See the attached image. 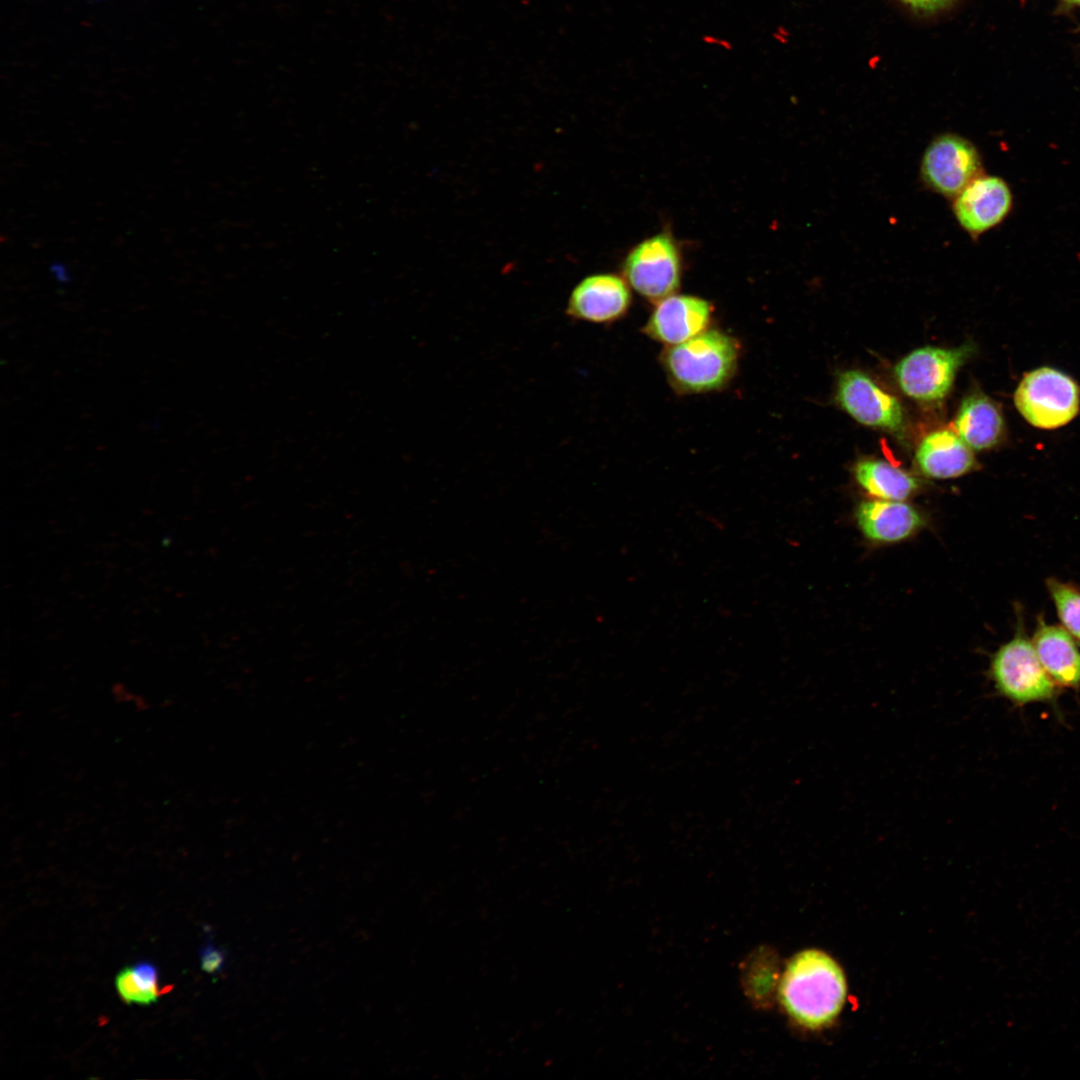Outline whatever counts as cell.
<instances>
[{"instance_id": "1", "label": "cell", "mask_w": 1080, "mask_h": 1080, "mask_svg": "<svg viewBox=\"0 0 1080 1080\" xmlns=\"http://www.w3.org/2000/svg\"><path fill=\"white\" fill-rule=\"evenodd\" d=\"M847 995L845 975L827 953L809 949L787 963L778 996L787 1016L809 1030L831 1025L843 1009Z\"/></svg>"}, {"instance_id": "2", "label": "cell", "mask_w": 1080, "mask_h": 1080, "mask_svg": "<svg viewBox=\"0 0 1080 1080\" xmlns=\"http://www.w3.org/2000/svg\"><path fill=\"white\" fill-rule=\"evenodd\" d=\"M740 356L737 340L716 329L668 345L661 362L672 387L681 394L721 389L734 376Z\"/></svg>"}, {"instance_id": "3", "label": "cell", "mask_w": 1080, "mask_h": 1080, "mask_svg": "<svg viewBox=\"0 0 1080 1080\" xmlns=\"http://www.w3.org/2000/svg\"><path fill=\"white\" fill-rule=\"evenodd\" d=\"M1014 404L1030 425L1056 429L1079 413L1080 387L1068 374L1040 367L1023 376L1014 393Z\"/></svg>"}, {"instance_id": "4", "label": "cell", "mask_w": 1080, "mask_h": 1080, "mask_svg": "<svg viewBox=\"0 0 1080 1080\" xmlns=\"http://www.w3.org/2000/svg\"><path fill=\"white\" fill-rule=\"evenodd\" d=\"M974 352L975 346L971 343L950 349L921 347L896 364L894 376L908 397L924 402L938 401L948 394L958 369Z\"/></svg>"}, {"instance_id": "5", "label": "cell", "mask_w": 1080, "mask_h": 1080, "mask_svg": "<svg viewBox=\"0 0 1080 1080\" xmlns=\"http://www.w3.org/2000/svg\"><path fill=\"white\" fill-rule=\"evenodd\" d=\"M990 675L997 691L1017 704L1050 700L1055 683L1043 668L1032 641L1017 635L993 655Z\"/></svg>"}, {"instance_id": "6", "label": "cell", "mask_w": 1080, "mask_h": 1080, "mask_svg": "<svg viewBox=\"0 0 1080 1080\" xmlns=\"http://www.w3.org/2000/svg\"><path fill=\"white\" fill-rule=\"evenodd\" d=\"M626 282L651 302L673 295L680 285V256L672 238L658 234L636 245L623 264Z\"/></svg>"}, {"instance_id": "7", "label": "cell", "mask_w": 1080, "mask_h": 1080, "mask_svg": "<svg viewBox=\"0 0 1080 1080\" xmlns=\"http://www.w3.org/2000/svg\"><path fill=\"white\" fill-rule=\"evenodd\" d=\"M981 158L968 139L944 133L935 137L922 156L920 175L933 192L946 198L956 197L981 174Z\"/></svg>"}, {"instance_id": "8", "label": "cell", "mask_w": 1080, "mask_h": 1080, "mask_svg": "<svg viewBox=\"0 0 1080 1080\" xmlns=\"http://www.w3.org/2000/svg\"><path fill=\"white\" fill-rule=\"evenodd\" d=\"M837 401L859 423L900 433L905 415L899 401L881 389L867 374L848 370L837 382Z\"/></svg>"}, {"instance_id": "9", "label": "cell", "mask_w": 1080, "mask_h": 1080, "mask_svg": "<svg viewBox=\"0 0 1080 1080\" xmlns=\"http://www.w3.org/2000/svg\"><path fill=\"white\" fill-rule=\"evenodd\" d=\"M630 305L631 293L624 279L612 273H596L572 289L565 312L574 320L610 324L621 319Z\"/></svg>"}, {"instance_id": "10", "label": "cell", "mask_w": 1080, "mask_h": 1080, "mask_svg": "<svg viewBox=\"0 0 1080 1080\" xmlns=\"http://www.w3.org/2000/svg\"><path fill=\"white\" fill-rule=\"evenodd\" d=\"M953 213L960 226L977 237L1000 224L1012 208L1007 183L996 176L979 175L953 198Z\"/></svg>"}, {"instance_id": "11", "label": "cell", "mask_w": 1080, "mask_h": 1080, "mask_svg": "<svg viewBox=\"0 0 1080 1080\" xmlns=\"http://www.w3.org/2000/svg\"><path fill=\"white\" fill-rule=\"evenodd\" d=\"M712 314L713 306L707 300L673 294L657 302L643 332L663 344H679L707 330Z\"/></svg>"}, {"instance_id": "12", "label": "cell", "mask_w": 1080, "mask_h": 1080, "mask_svg": "<svg viewBox=\"0 0 1080 1080\" xmlns=\"http://www.w3.org/2000/svg\"><path fill=\"white\" fill-rule=\"evenodd\" d=\"M856 522L863 535L877 543L903 541L924 526L922 514L904 501L871 499L856 508Z\"/></svg>"}, {"instance_id": "13", "label": "cell", "mask_w": 1080, "mask_h": 1080, "mask_svg": "<svg viewBox=\"0 0 1080 1080\" xmlns=\"http://www.w3.org/2000/svg\"><path fill=\"white\" fill-rule=\"evenodd\" d=\"M954 427L960 438L977 451L998 446L1006 435V424L999 405L981 391H974L962 400Z\"/></svg>"}, {"instance_id": "14", "label": "cell", "mask_w": 1080, "mask_h": 1080, "mask_svg": "<svg viewBox=\"0 0 1080 1080\" xmlns=\"http://www.w3.org/2000/svg\"><path fill=\"white\" fill-rule=\"evenodd\" d=\"M915 460L921 472L934 479L956 478L976 466L972 449L950 429L936 430L924 437Z\"/></svg>"}, {"instance_id": "15", "label": "cell", "mask_w": 1080, "mask_h": 1080, "mask_svg": "<svg viewBox=\"0 0 1080 1080\" xmlns=\"http://www.w3.org/2000/svg\"><path fill=\"white\" fill-rule=\"evenodd\" d=\"M1032 644L1043 668L1055 684L1080 686V651L1074 638L1063 628L1040 622Z\"/></svg>"}, {"instance_id": "16", "label": "cell", "mask_w": 1080, "mask_h": 1080, "mask_svg": "<svg viewBox=\"0 0 1080 1080\" xmlns=\"http://www.w3.org/2000/svg\"><path fill=\"white\" fill-rule=\"evenodd\" d=\"M854 474L862 489L876 499L904 501L919 489L914 476L883 460L863 459Z\"/></svg>"}, {"instance_id": "17", "label": "cell", "mask_w": 1080, "mask_h": 1080, "mask_svg": "<svg viewBox=\"0 0 1080 1080\" xmlns=\"http://www.w3.org/2000/svg\"><path fill=\"white\" fill-rule=\"evenodd\" d=\"M1047 588L1063 628L1080 641V591L1055 578L1047 580Z\"/></svg>"}, {"instance_id": "18", "label": "cell", "mask_w": 1080, "mask_h": 1080, "mask_svg": "<svg viewBox=\"0 0 1080 1080\" xmlns=\"http://www.w3.org/2000/svg\"><path fill=\"white\" fill-rule=\"evenodd\" d=\"M132 968L137 986L144 997L145 1005L156 1002L161 995V991L157 987V968L146 961L139 962Z\"/></svg>"}, {"instance_id": "19", "label": "cell", "mask_w": 1080, "mask_h": 1080, "mask_svg": "<svg viewBox=\"0 0 1080 1080\" xmlns=\"http://www.w3.org/2000/svg\"><path fill=\"white\" fill-rule=\"evenodd\" d=\"M116 988L121 999L127 1003L145 1005V1000L135 981L133 968L125 967L116 976Z\"/></svg>"}, {"instance_id": "20", "label": "cell", "mask_w": 1080, "mask_h": 1080, "mask_svg": "<svg viewBox=\"0 0 1080 1080\" xmlns=\"http://www.w3.org/2000/svg\"><path fill=\"white\" fill-rule=\"evenodd\" d=\"M227 959L226 951L215 946L209 940L200 949V966L208 974H218L225 968Z\"/></svg>"}, {"instance_id": "21", "label": "cell", "mask_w": 1080, "mask_h": 1080, "mask_svg": "<svg viewBox=\"0 0 1080 1080\" xmlns=\"http://www.w3.org/2000/svg\"><path fill=\"white\" fill-rule=\"evenodd\" d=\"M913 8L924 11H935L948 5L952 0H903Z\"/></svg>"}, {"instance_id": "22", "label": "cell", "mask_w": 1080, "mask_h": 1080, "mask_svg": "<svg viewBox=\"0 0 1080 1080\" xmlns=\"http://www.w3.org/2000/svg\"><path fill=\"white\" fill-rule=\"evenodd\" d=\"M1069 1L1080 4V0H1069Z\"/></svg>"}, {"instance_id": "23", "label": "cell", "mask_w": 1080, "mask_h": 1080, "mask_svg": "<svg viewBox=\"0 0 1080 1080\" xmlns=\"http://www.w3.org/2000/svg\"><path fill=\"white\" fill-rule=\"evenodd\" d=\"M93 1H100V0H93Z\"/></svg>"}]
</instances>
